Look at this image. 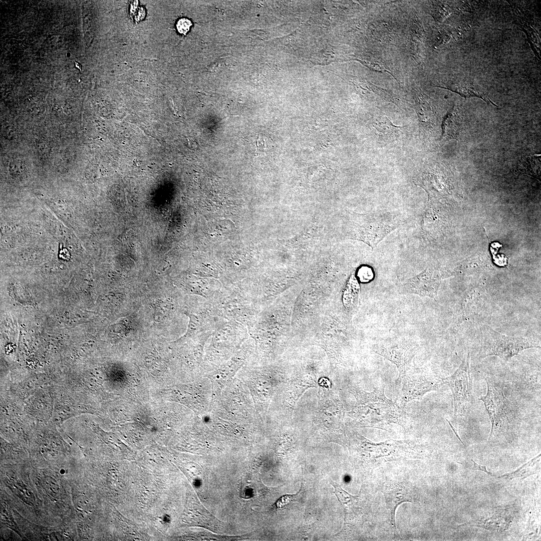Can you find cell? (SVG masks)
Returning <instances> with one entry per match:
<instances>
[{
    "label": "cell",
    "mask_w": 541,
    "mask_h": 541,
    "mask_svg": "<svg viewBox=\"0 0 541 541\" xmlns=\"http://www.w3.org/2000/svg\"><path fill=\"white\" fill-rule=\"evenodd\" d=\"M471 461H472V462L473 463V465L471 467V469L474 470L481 471H483V472L486 473V474H487L489 475L494 476L493 474L491 472H489V471H488L487 470L486 467L485 466H483V465H479V464H477L476 462L473 461V460H471Z\"/></svg>",
    "instance_id": "18"
},
{
    "label": "cell",
    "mask_w": 541,
    "mask_h": 541,
    "mask_svg": "<svg viewBox=\"0 0 541 541\" xmlns=\"http://www.w3.org/2000/svg\"><path fill=\"white\" fill-rule=\"evenodd\" d=\"M191 26V22L189 19L182 18L177 22L176 28L179 33L185 35L189 31Z\"/></svg>",
    "instance_id": "16"
},
{
    "label": "cell",
    "mask_w": 541,
    "mask_h": 541,
    "mask_svg": "<svg viewBox=\"0 0 541 541\" xmlns=\"http://www.w3.org/2000/svg\"><path fill=\"white\" fill-rule=\"evenodd\" d=\"M439 285V279L435 272L427 268L402 283L401 289L405 293L436 299Z\"/></svg>",
    "instance_id": "7"
},
{
    "label": "cell",
    "mask_w": 541,
    "mask_h": 541,
    "mask_svg": "<svg viewBox=\"0 0 541 541\" xmlns=\"http://www.w3.org/2000/svg\"><path fill=\"white\" fill-rule=\"evenodd\" d=\"M355 394L361 405L353 414L366 426L385 430L391 424L406 425L404 407L385 396L384 387L371 392L355 391Z\"/></svg>",
    "instance_id": "1"
},
{
    "label": "cell",
    "mask_w": 541,
    "mask_h": 541,
    "mask_svg": "<svg viewBox=\"0 0 541 541\" xmlns=\"http://www.w3.org/2000/svg\"><path fill=\"white\" fill-rule=\"evenodd\" d=\"M540 456V454H539L536 457L533 458L532 459H531V460H530L528 462H527L525 464L522 465L521 466H520V467L518 468L515 471L511 472L509 473L505 474L504 475H501L500 476H498V478H503V479H511L513 478L516 477V476L518 472H519L522 469H523L526 465H528L529 463L532 462L534 460H535L536 458L539 457Z\"/></svg>",
    "instance_id": "17"
},
{
    "label": "cell",
    "mask_w": 541,
    "mask_h": 541,
    "mask_svg": "<svg viewBox=\"0 0 541 541\" xmlns=\"http://www.w3.org/2000/svg\"><path fill=\"white\" fill-rule=\"evenodd\" d=\"M296 494H286L281 497L276 502V506L278 508H284L288 506L290 502L296 500L297 498Z\"/></svg>",
    "instance_id": "15"
},
{
    "label": "cell",
    "mask_w": 541,
    "mask_h": 541,
    "mask_svg": "<svg viewBox=\"0 0 541 541\" xmlns=\"http://www.w3.org/2000/svg\"><path fill=\"white\" fill-rule=\"evenodd\" d=\"M443 133L444 137L457 138L461 131V122L456 115L449 114L443 122Z\"/></svg>",
    "instance_id": "13"
},
{
    "label": "cell",
    "mask_w": 541,
    "mask_h": 541,
    "mask_svg": "<svg viewBox=\"0 0 541 541\" xmlns=\"http://www.w3.org/2000/svg\"><path fill=\"white\" fill-rule=\"evenodd\" d=\"M445 384L449 386L452 393L454 415H464L473 403L469 355L452 375L445 378Z\"/></svg>",
    "instance_id": "4"
},
{
    "label": "cell",
    "mask_w": 541,
    "mask_h": 541,
    "mask_svg": "<svg viewBox=\"0 0 541 541\" xmlns=\"http://www.w3.org/2000/svg\"><path fill=\"white\" fill-rule=\"evenodd\" d=\"M482 336L480 350L482 358L497 356L507 361L523 350L538 347L526 339L501 334L486 325L482 327Z\"/></svg>",
    "instance_id": "3"
},
{
    "label": "cell",
    "mask_w": 541,
    "mask_h": 541,
    "mask_svg": "<svg viewBox=\"0 0 541 541\" xmlns=\"http://www.w3.org/2000/svg\"><path fill=\"white\" fill-rule=\"evenodd\" d=\"M330 484L334 488V493L344 508L346 517L349 514L350 511L354 509V507L358 502V496L350 494L343 490L337 482L332 479H330Z\"/></svg>",
    "instance_id": "11"
},
{
    "label": "cell",
    "mask_w": 541,
    "mask_h": 541,
    "mask_svg": "<svg viewBox=\"0 0 541 541\" xmlns=\"http://www.w3.org/2000/svg\"><path fill=\"white\" fill-rule=\"evenodd\" d=\"M417 103V114L420 121L422 123H429L431 121V110L429 104L423 99H419Z\"/></svg>",
    "instance_id": "14"
},
{
    "label": "cell",
    "mask_w": 541,
    "mask_h": 541,
    "mask_svg": "<svg viewBox=\"0 0 541 541\" xmlns=\"http://www.w3.org/2000/svg\"><path fill=\"white\" fill-rule=\"evenodd\" d=\"M487 384V392L481 396V400L488 413L491 423V429L489 440L491 439L495 428L505 419L506 412V399L502 392L491 382L485 378Z\"/></svg>",
    "instance_id": "6"
},
{
    "label": "cell",
    "mask_w": 541,
    "mask_h": 541,
    "mask_svg": "<svg viewBox=\"0 0 541 541\" xmlns=\"http://www.w3.org/2000/svg\"><path fill=\"white\" fill-rule=\"evenodd\" d=\"M375 353L395 364L402 374L411 365L418 349L417 343L407 340L380 342L373 347Z\"/></svg>",
    "instance_id": "5"
},
{
    "label": "cell",
    "mask_w": 541,
    "mask_h": 541,
    "mask_svg": "<svg viewBox=\"0 0 541 541\" xmlns=\"http://www.w3.org/2000/svg\"><path fill=\"white\" fill-rule=\"evenodd\" d=\"M375 128L380 135L387 139H393L397 137L401 129V126L395 125L387 117H380L377 119Z\"/></svg>",
    "instance_id": "12"
},
{
    "label": "cell",
    "mask_w": 541,
    "mask_h": 541,
    "mask_svg": "<svg viewBox=\"0 0 541 541\" xmlns=\"http://www.w3.org/2000/svg\"><path fill=\"white\" fill-rule=\"evenodd\" d=\"M442 88L448 89L458 94L465 98L475 97L479 98L486 102H490L493 105L496 106L489 98H486L485 96L480 91L478 88L470 83L466 82L455 83L451 84L446 87H443Z\"/></svg>",
    "instance_id": "10"
},
{
    "label": "cell",
    "mask_w": 541,
    "mask_h": 541,
    "mask_svg": "<svg viewBox=\"0 0 541 541\" xmlns=\"http://www.w3.org/2000/svg\"><path fill=\"white\" fill-rule=\"evenodd\" d=\"M364 449L373 457L394 456L401 455L419 454V446L410 441L389 440L375 443L369 440L364 441Z\"/></svg>",
    "instance_id": "8"
},
{
    "label": "cell",
    "mask_w": 541,
    "mask_h": 541,
    "mask_svg": "<svg viewBox=\"0 0 541 541\" xmlns=\"http://www.w3.org/2000/svg\"><path fill=\"white\" fill-rule=\"evenodd\" d=\"M386 504L391 513V522L396 530L395 511L397 507L405 502H413L416 497L412 490L402 483L389 482L383 487Z\"/></svg>",
    "instance_id": "9"
},
{
    "label": "cell",
    "mask_w": 541,
    "mask_h": 541,
    "mask_svg": "<svg viewBox=\"0 0 541 541\" xmlns=\"http://www.w3.org/2000/svg\"><path fill=\"white\" fill-rule=\"evenodd\" d=\"M399 404L403 407L409 402L420 400L427 393L438 390L445 384L442 378L425 370L410 366L401 375Z\"/></svg>",
    "instance_id": "2"
}]
</instances>
